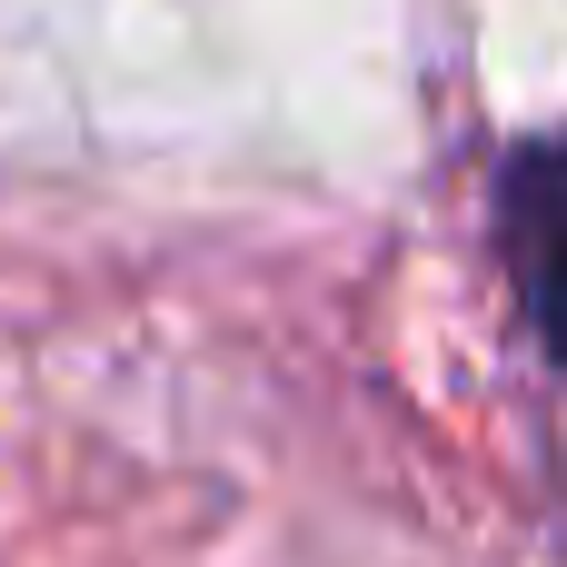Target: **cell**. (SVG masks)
<instances>
[{"label": "cell", "instance_id": "cell-1", "mask_svg": "<svg viewBox=\"0 0 567 567\" xmlns=\"http://www.w3.org/2000/svg\"><path fill=\"white\" fill-rule=\"evenodd\" d=\"M498 229H508V289H518V329L538 339L548 309V140H518L498 169Z\"/></svg>", "mask_w": 567, "mask_h": 567}]
</instances>
